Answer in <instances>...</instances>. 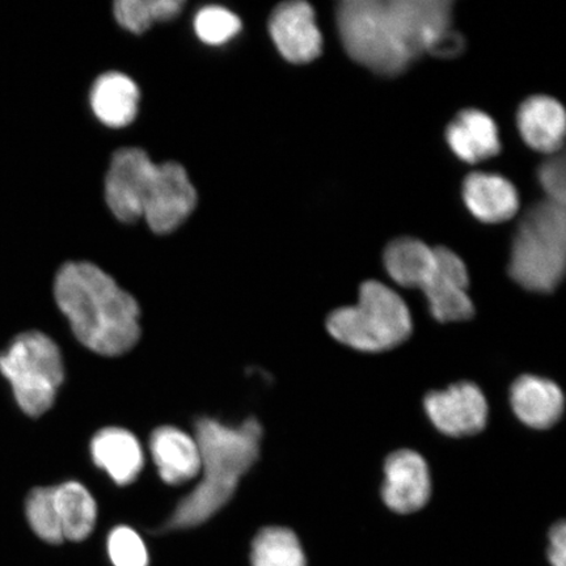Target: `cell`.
I'll return each mask as SVG.
<instances>
[{"mask_svg": "<svg viewBox=\"0 0 566 566\" xmlns=\"http://www.w3.org/2000/svg\"><path fill=\"white\" fill-rule=\"evenodd\" d=\"M90 98L92 111L106 126L124 127L137 117L139 90L125 74L113 71L98 76Z\"/></svg>", "mask_w": 566, "mask_h": 566, "instance_id": "ac0fdd59", "label": "cell"}, {"mask_svg": "<svg viewBox=\"0 0 566 566\" xmlns=\"http://www.w3.org/2000/svg\"><path fill=\"white\" fill-rule=\"evenodd\" d=\"M27 518L35 535L42 541L60 544L63 541L54 488H35L27 500Z\"/></svg>", "mask_w": 566, "mask_h": 566, "instance_id": "603a6c76", "label": "cell"}, {"mask_svg": "<svg viewBox=\"0 0 566 566\" xmlns=\"http://www.w3.org/2000/svg\"><path fill=\"white\" fill-rule=\"evenodd\" d=\"M565 261V205L537 202L516 229L509 274L530 292L551 293L564 277Z\"/></svg>", "mask_w": 566, "mask_h": 566, "instance_id": "5b68a950", "label": "cell"}, {"mask_svg": "<svg viewBox=\"0 0 566 566\" xmlns=\"http://www.w3.org/2000/svg\"><path fill=\"white\" fill-rule=\"evenodd\" d=\"M105 198L118 221L145 218L155 233H169L192 214L198 197L179 163L155 165L142 148L124 147L113 155Z\"/></svg>", "mask_w": 566, "mask_h": 566, "instance_id": "7a4b0ae2", "label": "cell"}, {"mask_svg": "<svg viewBox=\"0 0 566 566\" xmlns=\"http://www.w3.org/2000/svg\"><path fill=\"white\" fill-rule=\"evenodd\" d=\"M108 549L115 566H147L148 564L144 541L129 527L122 526L112 531Z\"/></svg>", "mask_w": 566, "mask_h": 566, "instance_id": "d4e9b609", "label": "cell"}, {"mask_svg": "<svg viewBox=\"0 0 566 566\" xmlns=\"http://www.w3.org/2000/svg\"><path fill=\"white\" fill-rule=\"evenodd\" d=\"M337 342L360 352H384L405 343L412 332V318L405 301L378 281L359 289L357 306L338 308L327 321Z\"/></svg>", "mask_w": 566, "mask_h": 566, "instance_id": "8992f818", "label": "cell"}, {"mask_svg": "<svg viewBox=\"0 0 566 566\" xmlns=\"http://www.w3.org/2000/svg\"><path fill=\"white\" fill-rule=\"evenodd\" d=\"M186 6L184 0H118L115 17L118 24L133 33H144L155 21L175 19Z\"/></svg>", "mask_w": 566, "mask_h": 566, "instance_id": "7402d4cb", "label": "cell"}, {"mask_svg": "<svg viewBox=\"0 0 566 566\" xmlns=\"http://www.w3.org/2000/svg\"><path fill=\"white\" fill-rule=\"evenodd\" d=\"M55 505L63 539H86L95 527L97 516L96 502L86 488L76 481L55 486Z\"/></svg>", "mask_w": 566, "mask_h": 566, "instance_id": "ffe728a7", "label": "cell"}, {"mask_svg": "<svg viewBox=\"0 0 566 566\" xmlns=\"http://www.w3.org/2000/svg\"><path fill=\"white\" fill-rule=\"evenodd\" d=\"M516 124L523 140L535 151L555 155L562 150L565 137V111L554 97L531 96L516 113Z\"/></svg>", "mask_w": 566, "mask_h": 566, "instance_id": "7c38bea8", "label": "cell"}, {"mask_svg": "<svg viewBox=\"0 0 566 566\" xmlns=\"http://www.w3.org/2000/svg\"><path fill=\"white\" fill-rule=\"evenodd\" d=\"M271 33L279 52L289 62L308 63L323 52V38L315 19V11L307 2L292 0L281 3L269 19Z\"/></svg>", "mask_w": 566, "mask_h": 566, "instance_id": "30bf717a", "label": "cell"}, {"mask_svg": "<svg viewBox=\"0 0 566 566\" xmlns=\"http://www.w3.org/2000/svg\"><path fill=\"white\" fill-rule=\"evenodd\" d=\"M511 399L516 417L530 428L554 427L564 412L562 389L554 381L534 375L515 380Z\"/></svg>", "mask_w": 566, "mask_h": 566, "instance_id": "9a60e30c", "label": "cell"}, {"mask_svg": "<svg viewBox=\"0 0 566 566\" xmlns=\"http://www.w3.org/2000/svg\"><path fill=\"white\" fill-rule=\"evenodd\" d=\"M54 295L76 338L88 349L116 357L138 343V303L101 268L90 263L63 265L56 274Z\"/></svg>", "mask_w": 566, "mask_h": 566, "instance_id": "3957f363", "label": "cell"}, {"mask_svg": "<svg viewBox=\"0 0 566 566\" xmlns=\"http://www.w3.org/2000/svg\"><path fill=\"white\" fill-rule=\"evenodd\" d=\"M549 563L552 566H566V525L557 523L549 533Z\"/></svg>", "mask_w": 566, "mask_h": 566, "instance_id": "83f0119b", "label": "cell"}, {"mask_svg": "<svg viewBox=\"0 0 566 566\" xmlns=\"http://www.w3.org/2000/svg\"><path fill=\"white\" fill-rule=\"evenodd\" d=\"M94 462L118 485L132 484L144 467V452L130 431L106 428L91 443Z\"/></svg>", "mask_w": 566, "mask_h": 566, "instance_id": "e0dca14e", "label": "cell"}, {"mask_svg": "<svg viewBox=\"0 0 566 566\" xmlns=\"http://www.w3.org/2000/svg\"><path fill=\"white\" fill-rule=\"evenodd\" d=\"M263 428L248 419L238 428L226 427L214 419L196 422V442L200 450L202 479L187 495L161 531L202 525L228 504L240 478L256 462Z\"/></svg>", "mask_w": 566, "mask_h": 566, "instance_id": "277c9868", "label": "cell"}, {"mask_svg": "<svg viewBox=\"0 0 566 566\" xmlns=\"http://www.w3.org/2000/svg\"><path fill=\"white\" fill-rule=\"evenodd\" d=\"M151 455L167 484L180 485L195 479L201 469L200 450L192 437L172 427L154 431Z\"/></svg>", "mask_w": 566, "mask_h": 566, "instance_id": "5bb4252c", "label": "cell"}, {"mask_svg": "<svg viewBox=\"0 0 566 566\" xmlns=\"http://www.w3.org/2000/svg\"><path fill=\"white\" fill-rule=\"evenodd\" d=\"M537 179H539L544 192L547 193V200L565 205V159L563 155H552L544 161L537 169Z\"/></svg>", "mask_w": 566, "mask_h": 566, "instance_id": "484cf974", "label": "cell"}, {"mask_svg": "<svg viewBox=\"0 0 566 566\" xmlns=\"http://www.w3.org/2000/svg\"><path fill=\"white\" fill-rule=\"evenodd\" d=\"M465 40L462 34L458 31L446 30L433 41V44L430 45L428 53L436 56H441V59H452L464 51Z\"/></svg>", "mask_w": 566, "mask_h": 566, "instance_id": "4316f807", "label": "cell"}, {"mask_svg": "<svg viewBox=\"0 0 566 566\" xmlns=\"http://www.w3.org/2000/svg\"><path fill=\"white\" fill-rule=\"evenodd\" d=\"M469 272L463 260L449 248H436V268L422 292L431 315L438 322H460L473 316V304L467 294Z\"/></svg>", "mask_w": 566, "mask_h": 566, "instance_id": "9c48e42d", "label": "cell"}, {"mask_svg": "<svg viewBox=\"0 0 566 566\" xmlns=\"http://www.w3.org/2000/svg\"><path fill=\"white\" fill-rule=\"evenodd\" d=\"M242 30V20L221 6L203 7L195 18V31L205 44L222 45Z\"/></svg>", "mask_w": 566, "mask_h": 566, "instance_id": "cb8c5ba5", "label": "cell"}, {"mask_svg": "<svg viewBox=\"0 0 566 566\" xmlns=\"http://www.w3.org/2000/svg\"><path fill=\"white\" fill-rule=\"evenodd\" d=\"M423 405L431 422L446 436H472L485 428V396L470 381L451 386L446 391L430 392Z\"/></svg>", "mask_w": 566, "mask_h": 566, "instance_id": "ba28073f", "label": "cell"}, {"mask_svg": "<svg viewBox=\"0 0 566 566\" xmlns=\"http://www.w3.org/2000/svg\"><path fill=\"white\" fill-rule=\"evenodd\" d=\"M446 140L459 159L471 165L491 159L501 151L497 125L478 109L460 112L448 126Z\"/></svg>", "mask_w": 566, "mask_h": 566, "instance_id": "2e32d148", "label": "cell"}, {"mask_svg": "<svg viewBox=\"0 0 566 566\" xmlns=\"http://www.w3.org/2000/svg\"><path fill=\"white\" fill-rule=\"evenodd\" d=\"M385 266L400 286L422 290L434 272L436 248L415 238L396 239L386 248Z\"/></svg>", "mask_w": 566, "mask_h": 566, "instance_id": "d6986e66", "label": "cell"}, {"mask_svg": "<svg viewBox=\"0 0 566 566\" xmlns=\"http://www.w3.org/2000/svg\"><path fill=\"white\" fill-rule=\"evenodd\" d=\"M337 28L350 59L373 73L396 76L428 53L452 23L449 0H345Z\"/></svg>", "mask_w": 566, "mask_h": 566, "instance_id": "6da1fadb", "label": "cell"}, {"mask_svg": "<svg viewBox=\"0 0 566 566\" xmlns=\"http://www.w3.org/2000/svg\"><path fill=\"white\" fill-rule=\"evenodd\" d=\"M467 208L479 221L502 223L520 209V197L511 181L500 175L473 172L463 182Z\"/></svg>", "mask_w": 566, "mask_h": 566, "instance_id": "4fadbf2b", "label": "cell"}, {"mask_svg": "<svg viewBox=\"0 0 566 566\" xmlns=\"http://www.w3.org/2000/svg\"><path fill=\"white\" fill-rule=\"evenodd\" d=\"M0 373L10 381L19 407L32 417L52 408L65 377L59 346L34 331L19 335L0 353Z\"/></svg>", "mask_w": 566, "mask_h": 566, "instance_id": "52a82bcc", "label": "cell"}, {"mask_svg": "<svg viewBox=\"0 0 566 566\" xmlns=\"http://www.w3.org/2000/svg\"><path fill=\"white\" fill-rule=\"evenodd\" d=\"M385 475L381 497L391 511L410 514L428 504L430 475L428 464L420 454L412 450L394 452L385 464Z\"/></svg>", "mask_w": 566, "mask_h": 566, "instance_id": "8fae6325", "label": "cell"}, {"mask_svg": "<svg viewBox=\"0 0 566 566\" xmlns=\"http://www.w3.org/2000/svg\"><path fill=\"white\" fill-rule=\"evenodd\" d=\"M253 566H307L302 544L292 530L266 527L252 544Z\"/></svg>", "mask_w": 566, "mask_h": 566, "instance_id": "44dd1931", "label": "cell"}]
</instances>
